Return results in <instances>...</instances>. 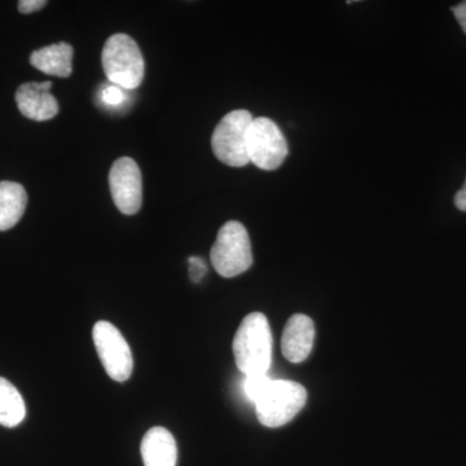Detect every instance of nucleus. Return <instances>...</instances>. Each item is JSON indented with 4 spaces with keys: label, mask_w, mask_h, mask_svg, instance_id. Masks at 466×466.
I'll list each match as a JSON object with an SVG mask.
<instances>
[{
    "label": "nucleus",
    "mask_w": 466,
    "mask_h": 466,
    "mask_svg": "<svg viewBox=\"0 0 466 466\" xmlns=\"http://www.w3.org/2000/svg\"><path fill=\"white\" fill-rule=\"evenodd\" d=\"M211 265L223 278H235L253 265L249 233L240 222L231 220L218 232L210 251Z\"/></svg>",
    "instance_id": "obj_3"
},
{
    "label": "nucleus",
    "mask_w": 466,
    "mask_h": 466,
    "mask_svg": "<svg viewBox=\"0 0 466 466\" xmlns=\"http://www.w3.org/2000/svg\"><path fill=\"white\" fill-rule=\"evenodd\" d=\"M109 187L113 202L121 213L134 216L140 210L143 202V177L133 158L116 159L110 168Z\"/></svg>",
    "instance_id": "obj_8"
},
{
    "label": "nucleus",
    "mask_w": 466,
    "mask_h": 466,
    "mask_svg": "<svg viewBox=\"0 0 466 466\" xmlns=\"http://www.w3.org/2000/svg\"><path fill=\"white\" fill-rule=\"evenodd\" d=\"M289 148L287 139L272 119L258 116L248 133L249 161L260 170L274 171L284 164Z\"/></svg>",
    "instance_id": "obj_6"
},
{
    "label": "nucleus",
    "mask_w": 466,
    "mask_h": 466,
    "mask_svg": "<svg viewBox=\"0 0 466 466\" xmlns=\"http://www.w3.org/2000/svg\"><path fill=\"white\" fill-rule=\"evenodd\" d=\"M104 73L112 85L134 90L142 85L146 63L139 46L127 34L109 36L101 54Z\"/></svg>",
    "instance_id": "obj_2"
},
{
    "label": "nucleus",
    "mask_w": 466,
    "mask_h": 466,
    "mask_svg": "<svg viewBox=\"0 0 466 466\" xmlns=\"http://www.w3.org/2000/svg\"><path fill=\"white\" fill-rule=\"evenodd\" d=\"M92 337L101 364L110 379L116 382L127 381L133 375L134 359L125 337L115 325L103 320L95 324Z\"/></svg>",
    "instance_id": "obj_7"
},
{
    "label": "nucleus",
    "mask_w": 466,
    "mask_h": 466,
    "mask_svg": "<svg viewBox=\"0 0 466 466\" xmlns=\"http://www.w3.org/2000/svg\"><path fill=\"white\" fill-rule=\"evenodd\" d=\"M315 325L308 315H293L285 324L281 351L290 363L305 361L314 346Z\"/></svg>",
    "instance_id": "obj_10"
},
{
    "label": "nucleus",
    "mask_w": 466,
    "mask_h": 466,
    "mask_svg": "<svg viewBox=\"0 0 466 466\" xmlns=\"http://www.w3.org/2000/svg\"><path fill=\"white\" fill-rule=\"evenodd\" d=\"M189 276H191L193 283H200L204 275L207 274V263L200 257H191L188 259Z\"/></svg>",
    "instance_id": "obj_17"
},
{
    "label": "nucleus",
    "mask_w": 466,
    "mask_h": 466,
    "mask_svg": "<svg viewBox=\"0 0 466 466\" xmlns=\"http://www.w3.org/2000/svg\"><path fill=\"white\" fill-rule=\"evenodd\" d=\"M140 451L144 466H177V441L173 434L161 426L147 431Z\"/></svg>",
    "instance_id": "obj_11"
},
{
    "label": "nucleus",
    "mask_w": 466,
    "mask_h": 466,
    "mask_svg": "<svg viewBox=\"0 0 466 466\" xmlns=\"http://www.w3.org/2000/svg\"><path fill=\"white\" fill-rule=\"evenodd\" d=\"M47 5L46 0H21L18 2V11L24 15L34 14V12L41 11Z\"/></svg>",
    "instance_id": "obj_18"
},
{
    "label": "nucleus",
    "mask_w": 466,
    "mask_h": 466,
    "mask_svg": "<svg viewBox=\"0 0 466 466\" xmlns=\"http://www.w3.org/2000/svg\"><path fill=\"white\" fill-rule=\"evenodd\" d=\"M455 205L459 210L466 211V180L462 188L455 196Z\"/></svg>",
    "instance_id": "obj_20"
},
{
    "label": "nucleus",
    "mask_w": 466,
    "mask_h": 466,
    "mask_svg": "<svg viewBox=\"0 0 466 466\" xmlns=\"http://www.w3.org/2000/svg\"><path fill=\"white\" fill-rule=\"evenodd\" d=\"M451 11L453 12L456 20L459 21L460 25H461L462 30L466 34V2L460 3V5L451 8Z\"/></svg>",
    "instance_id": "obj_19"
},
{
    "label": "nucleus",
    "mask_w": 466,
    "mask_h": 466,
    "mask_svg": "<svg viewBox=\"0 0 466 466\" xmlns=\"http://www.w3.org/2000/svg\"><path fill=\"white\" fill-rule=\"evenodd\" d=\"M26 416L25 401L8 380L0 377V425L15 428Z\"/></svg>",
    "instance_id": "obj_14"
},
{
    "label": "nucleus",
    "mask_w": 466,
    "mask_h": 466,
    "mask_svg": "<svg viewBox=\"0 0 466 466\" xmlns=\"http://www.w3.org/2000/svg\"><path fill=\"white\" fill-rule=\"evenodd\" d=\"M100 97L101 100H103V103H106V106H118L124 103L126 95L124 90H122L121 87H118V86L110 85L106 86V87L101 91Z\"/></svg>",
    "instance_id": "obj_16"
},
{
    "label": "nucleus",
    "mask_w": 466,
    "mask_h": 466,
    "mask_svg": "<svg viewBox=\"0 0 466 466\" xmlns=\"http://www.w3.org/2000/svg\"><path fill=\"white\" fill-rule=\"evenodd\" d=\"M306 400L308 391L300 383L272 380L256 403L257 417L267 428H280L299 415Z\"/></svg>",
    "instance_id": "obj_4"
},
{
    "label": "nucleus",
    "mask_w": 466,
    "mask_h": 466,
    "mask_svg": "<svg viewBox=\"0 0 466 466\" xmlns=\"http://www.w3.org/2000/svg\"><path fill=\"white\" fill-rule=\"evenodd\" d=\"M30 64L45 75L67 78L73 73V47L69 43L58 42L39 48L30 55Z\"/></svg>",
    "instance_id": "obj_12"
},
{
    "label": "nucleus",
    "mask_w": 466,
    "mask_h": 466,
    "mask_svg": "<svg viewBox=\"0 0 466 466\" xmlns=\"http://www.w3.org/2000/svg\"><path fill=\"white\" fill-rule=\"evenodd\" d=\"M27 193L21 184L0 182V231L17 225L25 213Z\"/></svg>",
    "instance_id": "obj_13"
},
{
    "label": "nucleus",
    "mask_w": 466,
    "mask_h": 466,
    "mask_svg": "<svg viewBox=\"0 0 466 466\" xmlns=\"http://www.w3.org/2000/svg\"><path fill=\"white\" fill-rule=\"evenodd\" d=\"M52 82H29L16 91V104L21 115L33 121H50L58 113L56 97L51 94Z\"/></svg>",
    "instance_id": "obj_9"
},
{
    "label": "nucleus",
    "mask_w": 466,
    "mask_h": 466,
    "mask_svg": "<svg viewBox=\"0 0 466 466\" xmlns=\"http://www.w3.org/2000/svg\"><path fill=\"white\" fill-rule=\"evenodd\" d=\"M236 366L245 376L266 375L272 361V334L262 312L244 318L233 339Z\"/></svg>",
    "instance_id": "obj_1"
},
{
    "label": "nucleus",
    "mask_w": 466,
    "mask_h": 466,
    "mask_svg": "<svg viewBox=\"0 0 466 466\" xmlns=\"http://www.w3.org/2000/svg\"><path fill=\"white\" fill-rule=\"evenodd\" d=\"M253 119L244 109L233 110L220 119L211 137V148L220 162L232 167L249 164L248 133Z\"/></svg>",
    "instance_id": "obj_5"
},
{
    "label": "nucleus",
    "mask_w": 466,
    "mask_h": 466,
    "mask_svg": "<svg viewBox=\"0 0 466 466\" xmlns=\"http://www.w3.org/2000/svg\"><path fill=\"white\" fill-rule=\"evenodd\" d=\"M271 381L272 379H269L267 373L266 375L247 376V380H245L244 383L245 394L256 404L259 398L265 394Z\"/></svg>",
    "instance_id": "obj_15"
}]
</instances>
